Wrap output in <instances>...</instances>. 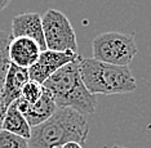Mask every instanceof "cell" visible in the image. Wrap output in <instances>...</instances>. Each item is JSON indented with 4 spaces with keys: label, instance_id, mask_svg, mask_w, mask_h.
Masks as SVG:
<instances>
[{
    "label": "cell",
    "instance_id": "cell-1",
    "mask_svg": "<svg viewBox=\"0 0 151 148\" xmlns=\"http://www.w3.org/2000/svg\"><path fill=\"white\" fill-rule=\"evenodd\" d=\"M88 134L84 115L71 108H57L52 117L31 129L29 148H62L68 142L84 144Z\"/></svg>",
    "mask_w": 151,
    "mask_h": 148
},
{
    "label": "cell",
    "instance_id": "cell-2",
    "mask_svg": "<svg viewBox=\"0 0 151 148\" xmlns=\"http://www.w3.org/2000/svg\"><path fill=\"white\" fill-rule=\"evenodd\" d=\"M79 59L58 70L43 87L49 90L58 108H71L85 116L97 111L98 99L85 88L79 71Z\"/></svg>",
    "mask_w": 151,
    "mask_h": 148
},
{
    "label": "cell",
    "instance_id": "cell-3",
    "mask_svg": "<svg viewBox=\"0 0 151 148\" xmlns=\"http://www.w3.org/2000/svg\"><path fill=\"white\" fill-rule=\"evenodd\" d=\"M79 71L85 88L93 95L127 94L137 89L136 79L128 67L80 57Z\"/></svg>",
    "mask_w": 151,
    "mask_h": 148
},
{
    "label": "cell",
    "instance_id": "cell-4",
    "mask_svg": "<svg viewBox=\"0 0 151 148\" xmlns=\"http://www.w3.org/2000/svg\"><path fill=\"white\" fill-rule=\"evenodd\" d=\"M93 58L109 64L128 67L137 54L134 35L123 32L99 34L92 41Z\"/></svg>",
    "mask_w": 151,
    "mask_h": 148
},
{
    "label": "cell",
    "instance_id": "cell-5",
    "mask_svg": "<svg viewBox=\"0 0 151 148\" xmlns=\"http://www.w3.org/2000/svg\"><path fill=\"white\" fill-rule=\"evenodd\" d=\"M45 45L48 50L78 53L76 34L62 12L49 9L42 17Z\"/></svg>",
    "mask_w": 151,
    "mask_h": 148
},
{
    "label": "cell",
    "instance_id": "cell-6",
    "mask_svg": "<svg viewBox=\"0 0 151 148\" xmlns=\"http://www.w3.org/2000/svg\"><path fill=\"white\" fill-rule=\"evenodd\" d=\"M79 57L80 54L73 53V51H53L48 49L44 50L42 51L36 63L29 68L30 80L43 85L58 70H61L63 66L71 62L78 61Z\"/></svg>",
    "mask_w": 151,
    "mask_h": 148
},
{
    "label": "cell",
    "instance_id": "cell-7",
    "mask_svg": "<svg viewBox=\"0 0 151 148\" xmlns=\"http://www.w3.org/2000/svg\"><path fill=\"white\" fill-rule=\"evenodd\" d=\"M14 103L17 108L25 116V119L27 120V122H29V125L31 128H35L40 124L45 122L48 119L52 117L58 108L52 94L45 88H44L43 95L36 103L30 104L26 101H23L22 98H18Z\"/></svg>",
    "mask_w": 151,
    "mask_h": 148
},
{
    "label": "cell",
    "instance_id": "cell-8",
    "mask_svg": "<svg viewBox=\"0 0 151 148\" xmlns=\"http://www.w3.org/2000/svg\"><path fill=\"white\" fill-rule=\"evenodd\" d=\"M12 37H29L47 50L43 31V19L39 13H22L12 19Z\"/></svg>",
    "mask_w": 151,
    "mask_h": 148
},
{
    "label": "cell",
    "instance_id": "cell-9",
    "mask_svg": "<svg viewBox=\"0 0 151 148\" xmlns=\"http://www.w3.org/2000/svg\"><path fill=\"white\" fill-rule=\"evenodd\" d=\"M39 44L29 37H13L9 45V58L13 64L22 68L32 67L42 54Z\"/></svg>",
    "mask_w": 151,
    "mask_h": 148
},
{
    "label": "cell",
    "instance_id": "cell-10",
    "mask_svg": "<svg viewBox=\"0 0 151 148\" xmlns=\"http://www.w3.org/2000/svg\"><path fill=\"white\" fill-rule=\"evenodd\" d=\"M27 81H30L29 70L12 63L8 70V74H6L4 87H3L1 95H0L6 107H9L12 103L21 98L22 89Z\"/></svg>",
    "mask_w": 151,
    "mask_h": 148
},
{
    "label": "cell",
    "instance_id": "cell-11",
    "mask_svg": "<svg viewBox=\"0 0 151 148\" xmlns=\"http://www.w3.org/2000/svg\"><path fill=\"white\" fill-rule=\"evenodd\" d=\"M31 129L32 128L29 125L25 116L17 108L16 103H12L5 112L4 121H3V130H6V132L13 133L29 140L31 137Z\"/></svg>",
    "mask_w": 151,
    "mask_h": 148
},
{
    "label": "cell",
    "instance_id": "cell-12",
    "mask_svg": "<svg viewBox=\"0 0 151 148\" xmlns=\"http://www.w3.org/2000/svg\"><path fill=\"white\" fill-rule=\"evenodd\" d=\"M12 39L13 37L9 34L0 30V95L4 87L6 74L12 64L11 58H9V45H11Z\"/></svg>",
    "mask_w": 151,
    "mask_h": 148
},
{
    "label": "cell",
    "instance_id": "cell-13",
    "mask_svg": "<svg viewBox=\"0 0 151 148\" xmlns=\"http://www.w3.org/2000/svg\"><path fill=\"white\" fill-rule=\"evenodd\" d=\"M0 148H29V140L6 130H0Z\"/></svg>",
    "mask_w": 151,
    "mask_h": 148
},
{
    "label": "cell",
    "instance_id": "cell-14",
    "mask_svg": "<svg viewBox=\"0 0 151 148\" xmlns=\"http://www.w3.org/2000/svg\"><path fill=\"white\" fill-rule=\"evenodd\" d=\"M43 92H44V87L42 84L30 80L26 82L25 87L22 89L21 98L23 101H26L27 103L32 104V103H36L40 99V97L43 95Z\"/></svg>",
    "mask_w": 151,
    "mask_h": 148
},
{
    "label": "cell",
    "instance_id": "cell-15",
    "mask_svg": "<svg viewBox=\"0 0 151 148\" xmlns=\"http://www.w3.org/2000/svg\"><path fill=\"white\" fill-rule=\"evenodd\" d=\"M8 107L5 106V103L3 102L1 97H0V130L3 129V121H4V116H5V112Z\"/></svg>",
    "mask_w": 151,
    "mask_h": 148
},
{
    "label": "cell",
    "instance_id": "cell-16",
    "mask_svg": "<svg viewBox=\"0 0 151 148\" xmlns=\"http://www.w3.org/2000/svg\"><path fill=\"white\" fill-rule=\"evenodd\" d=\"M62 148H84L83 144L78 143V142H68L65 146H62Z\"/></svg>",
    "mask_w": 151,
    "mask_h": 148
},
{
    "label": "cell",
    "instance_id": "cell-17",
    "mask_svg": "<svg viewBox=\"0 0 151 148\" xmlns=\"http://www.w3.org/2000/svg\"><path fill=\"white\" fill-rule=\"evenodd\" d=\"M12 0H0V10L5 9L6 6L9 5V3H11Z\"/></svg>",
    "mask_w": 151,
    "mask_h": 148
},
{
    "label": "cell",
    "instance_id": "cell-18",
    "mask_svg": "<svg viewBox=\"0 0 151 148\" xmlns=\"http://www.w3.org/2000/svg\"><path fill=\"white\" fill-rule=\"evenodd\" d=\"M111 148H127V147H124V146H112Z\"/></svg>",
    "mask_w": 151,
    "mask_h": 148
}]
</instances>
